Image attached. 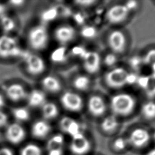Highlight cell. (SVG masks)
Segmentation results:
<instances>
[{"mask_svg": "<svg viewBox=\"0 0 155 155\" xmlns=\"http://www.w3.org/2000/svg\"><path fill=\"white\" fill-rule=\"evenodd\" d=\"M48 155H62V149L53 150L48 151Z\"/></svg>", "mask_w": 155, "mask_h": 155, "instance_id": "40", "label": "cell"}, {"mask_svg": "<svg viewBox=\"0 0 155 155\" xmlns=\"http://www.w3.org/2000/svg\"><path fill=\"white\" fill-rule=\"evenodd\" d=\"M141 113L142 116L147 120L155 119V101L145 102L142 106Z\"/></svg>", "mask_w": 155, "mask_h": 155, "instance_id": "22", "label": "cell"}, {"mask_svg": "<svg viewBox=\"0 0 155 155\" xmlns=\"http://www.w3.org/2000/svg\"><path fill=\"white\" fill-rule=\"evenodd\" d=\"M96 29L91 26H85L81 31V35L85 38L90 39L93 38L96 35Z\"/></svg>", "mask_w": 155, "mask_h": 155, "instance_id": "33", "label": "cell"}, {"mask_svg": "<svg viewBox=\"0 0 155 155\" xmlns=\"http://www.w3.org/2000/svg\"><path fill=\"white\" fill-rule=\"evenodd\" d=\"M28 42L30 47L35 50H42L48 44V33L43 25H37L30 29L28 33Z\"/></svg>", "mask_w": 155, "mask_h": 155, "instance_id": "4", "label": "cell"}, {"mask_svg": "<svg viewBox=\"0 0 155 155\" xmlns=\"http://www.w3.org/2000/svg\"><path fill=\"white\" fill-rule=\"evenodd\" d=\"M142 58L143 64L152 67L155 65V48L148 50Z\"/></svg>", "mask_w": 155, "mask_h": 155, "instance_id": "31", "label": "cell"}, {"mask_svg": "<svg viewBox=\"0 0 155 155\" xmlns=\"http://www.w3.org/2000/svg\"><path fill=\"white\" fill-rule=\"evenodd\" d=\"M23 58L25 60V67L28 73L32 75H38L45 70V62L39 56L26 53Z\"/></svg>", "mask_w": 155, "mask_h": 155, "instance_id": "8", "label": "cell"}, {"mask_svg": "<svg viewBox=\"0 0 155 155\" xmlns=\"http://www.w3.org/2000/svg\"><path fill=\"white\" fill-rule=\"evenodd\" d=\"M144 90L148 97L151 98L155 97V74L148 78Z\"/></svg>", "mask_w": 155, "mask_h": 155, "instance_id": "30", "label": "cell"}, {"mask_svg": "<svg viewBox=\"0 0 155 155\" xmlns=\"http://www.w3.org/2000/svg\"><path fill=\"white\" fill-rule=\"evenodd\" d=\"M64 143V137L61 134L53 135L47 142L46 148L49 151L53 150L62 149Z\"/></svg>", "mask_w": 155, "mask_h": 155, "instance_id": "23", "label": "cell"}, {"mask_svg": "<svg viewBox=\"0 0 155 155\" xmlns=\"http://www.w3.org/2000/svg\"><path fill=\"white\" fill-rule=\"evenodd\" d=\"M51 126L45 120H36L33 124L31 129L32 136L37 139L45 138L50 132Z\"/></svg>", "mask_w": 155, "mask_h": 155, "instance_id": "17", "label": "cell"}, {"mask_svg": "<svg viewBox=\"0 0 155 155\" xmlns=\"http://www.w3.org/2000/svg\"><path fill=\"white\" fill-rule=\"evenodd\" d=\"M91 84L90 78L85 75H79L76 76L73 82L74 87L79 91H85L88 89Z\"/></svg>", "mask_w": 155, "mask_h": 155, "instance_id": "24", "label": "cell"}, {"mask_svg": "<svg viewBox=\"0 0 155 155\" xmlns=\"http://www.w3.org/2000/svg\"><path fill=\"white\" fill-rule=\"evenodd\" d=\"M126 7L127 8V9L129 10L130 13L131 11H133L134 10H136L138 6L137 4V1H128L125 4H124Z\"/></svg>", "mask_w": 155, "mask_h": 155, "instance_id": "37", "label": "cell"}, {"mask_svg": "<svg viewBox=\"0 0 155 155\" xmlns=\"http://www.w3.org/2000/svg\"><path fill=\"white\" fill-rule=\"evenodd\" d=\"M26 136L24 128L18 123L9 125L5 131V137L11 143L17 145L22 142Z\"/></svg>", "mask_w": 155, "mask_h": 155, "instance_id": "12", "label": "cell"}, {"mask_svg": "<svg viewBox=\"0 0 155 155\" xmlns=\"http://www.w3.org/2000/svg\"><path fill=\"white\" fill-rule=\"evenodd\" d=\"M127 140L124 138L119 137L114 140L113 146L115 150L116 151H121L124 150L127 146Z\"/></svg>", "mask_w": 155, "mask_h": 155, "instance_id": "34", "label": "cell"}, {"mask_svg": "<svg viewBox=\"0 0 155 155\" xmlns=\"http://www.w3.org/2000/svg\"><path fill=\"white\" fill-rule=\"evenodd\" d=\"M136 105L135 98L127 93H120L113 95L110 101V107L113 114L125 117L131 114Z\"/></svg>", "mask_w": 155, "mask_h": 155, "instance_id": "1", "label": "cell"}, {"mask_svg": "<svg viewBox=\"0 0 155 155\" xmlns=\"http://www.w3.org/2000/svg\"><path fill=\"white\" fill-rule=\"evenodd\" d=\"M87 108L91 116L99 117L105 113L107 105L101 96L93 95L89 97L87 101Z\"/></svg>", "mask_w": 155, "mask_h": 155, "instance_id": "11", "label": "cell"}, {"mask_svg": "<svg viewBox=\"0 0 155 155\" xmlns=\"http://www.w3.org/2000/svg\"><path fill=\"white\" fill-rule=\"evenodd\" d=\"M20 155H42V151L38 145L28 143L21 150Z\"/></svg>", "mask_w": 155, "mask_h": 155, "instance_id": "28", "label": "cell"}, {"mask_svg": "<svg viewBox=\"0 0 155 155\" xmlns=\"http://www.w3.org/2000/svg\"><path fill=\"white\" fill-rule=\"evenodd\" d=\"M0 25L2 30L5 33L12 31L16 27V23L13 19L7 15H4L1 16Z\"/></svg>", "mask_w": 155, "mask_h": 155, "instance_id": "26", "label": "cell"}, {"mask_svg": "<svg viewBox=\"0 0 155 155\" xmlns=\"http://www.w3.org/2000/svg\"><path fill=\"white\" fill-rule=\"evenodd\" d=\"M12 114L14 117L19 121H26L30 119L29 111L24 107H16L13 109Z\"/></svg>", "mask_w": 155, "mask_h": 155, "instance_id": "27", "label": "cell"}, {"mask_svg": "<svg viewBox=\"0 0 155 155\" xmlns=\"http://www.w3.org/2000/svg\"><path fill=\"white\" fill-rule=\"evenodd\" d=\"M0 155H13L12 151L7 147L0 148Z\"/></svg>", "mask_w": 155, "mask_h": 155, "instance_id": "39", "label": "cell"}, {"mask_svg": "<svg viewBox=\"0 0 155 155\" xmlns=\"http://www.w3.org/2000/svg\"><path fill=\"white\" fill-rule=\"evenodd\" d=\"M8 123V116L7 114L0 110V128L5 127Z\"/></svg>", "mask_w": 155, "mask_h": 155, "instance_id": "36", "label": "cell"}, {"mask_svg": "<svg viewBox=\"0 0 155 155\" xmlns=\"http://www.w3.org/2000/svg\"><path fill=\"white\" fill-rule=\"evenodd\" d=\"M5 105V101L2 95L0 93V110Z\"/></svg>", "mask_w": 155, "mask_h": 155, "instance_id": "42", "label": "cell"}, {"mask_svg": "<svg viewBox=\"0 0 155 155\" xmlns=\"http://www.w3.org/2000/svg\"><path fill=\"white\" fill-rule=\"evenodd\" d=\"M147 155H155V148L152 149L150 152H148Z\"/></svg>", "mask_w": 155, "mask_h": 155, "instance_id": "44", "label": "cell"}, {"mask_svg": "<svg viewBox=\"0 0 155 155\" xmlns=\"http://www.w3.org/2000/svg\"><path fill=\"white\" fill-rule=\"evenodd\" d=\"M107 44L113 53L122 54L126 48L127 39L122 31L115 30L108 35Z\"/></svg>", "mask_w": 155, "mask_h": 155, "instance_id": "5", "label": "cell"}, {"mask_svg": "<svg viewBox=\"0 0 155 155\" xmlns=\"http://www.w3.org/2000/svg\"><path fill=\"white\" fill-rule=\"evenodd\" d=\"M58 15V10L55 7H50L45 10L41 14V19L43 21L50 22L55 19Z\"/></svg>", "mask_w": 155, "mask_h": 155, "instance_id": "29", "label": "cell"}, {"mask_svg": "<svg viewBox=\"0 0 155 155\" xmlns=\"http://www.w3.org/2000/svg\"><path fill=\"white\" fill-rule=\"evenodd\" d=\"M117 62V58L116 56V54L114 53H109L107 54L104 59V64L110 67V68H112L113 67H115L114 65L116 64Z\"/></svg>", "mask_w": 155, "mask_h": 155, "instance_id": "32", "label": "cell"}, {"mask_svg": "<svg viewBox=\"0 0 155 155\" xmlns=\"http://www.w3.org/2000/svg\"><path fill=\"white\" fill-rule=\"evenodd\" d=\"M54 36L56 40L61 44H66L72 41L76 36L74 28L69 25L58 27L54 31Z\"/></svg>", "mask_w": 155, "mask_h": 155, "instance_id": "14", "label": "cell"}, {"mask_svg": "<svg viewBox=\"0 0 155 155\" xmlns=\"http://www.w3.org/2000/svg\"><path fill=\"white\" fill-rule=\"evenodd\" d=\"M41 84L45 90L50 93H57L61 89L60 81L51 75L45 76L41 81Z\"/></svg>", "mask_w": 155, "mask_h": 155, "instance_id": "18", "label": "cell"}, {"mask_svg": "<svg viewBox=\"0 0 155 155\" xmlns=\"http://www.w3.org/2000/svg\"><path fill=\"white\" fill-rule=\"evenodd\" d=\"M129 10L123 4H116L111 6L106 12V20L110 24H117L123 22L128 18Z\"/></svg>", "mask_w": 155, "mask_h": 155, "instance_id": "6", "label": "cell"}, {"mask_svg": "<svg viewBox=\"0 0 155 155\" xmlns=\"http://www.w3.org/2000/svg\"><path fill=\"white\" fill-rule=\"evenodd\" d=\"M7 97L14 102H18L25 99L27 96V92L24 87L20 84L14 83L8 85L5 90Z\"/></svg>", "mask_w": 155, "mask_h": 155, "instance_id": "15", "label": "cell"}, {"mask_svg": "<svg viewBox=\"0 0 155 155\" xmlns=\"http://www.w3.org/2000/svg\"><path fill=\"white\" fill-rule=\"evenodd\" d=\"M129 74L125 68L115 67L106 73L104 81L106 85L111 88H120L128 84Z\"/></svg>", "mask_w": 155, "mask_h": 155, "instance_id": "2", "label": "cell"}, {"mask_svg": "<svg viewBox=\"0 0 155 155\" xmlns=\"http://www.w3.org/2000/svg\"><path fill=\"white\" fill-rule=\"evenodd\" d=\"M26 52L18 45L16 40L10 36H0V57L3 58L24 57Z\"/></svg>", "mask_w": 155, "mask_h": 155, "instance_id": "3", "label": "cell"}, {"mask_svg": "<svg viewBox=\"0 0 155 155\" xmlns=\"http://www.w3.org/2000/svg\"><path fill=\"white\" fill-rule=\"evenodd\" d=\"M71 137L70 150L72 153L75 155H84L90 151L91 147L90 142L82 133Z\"/></svg>", "mask_w": 155, "mask_h": 155, "instance_id": "9", "label": "cell"}, {"mask_svg": "<svg viewBox=\"0 0 155 155\" xmlns=\"http://www.w3.org/2000/svg\"><path fill=\"white\" fill-rule=\"evenodd\" d=\"M75 3H76L78 5L83 6V7H90L94 4L96 3V1H75Z\"/></svg>", "mask_w": 155, "mask_h": 155, "instance_id": "38", "label": "cell"}, {"mask_svg": "<svg viewBox=\"0 0 155 155\" xmlns=\"http://www.w3.org/2000/svg\"><path fill=\"white\" fill-rule=\"evenodd\" d=\"M5 7L4 5L0 3V16H1L2 15H3V13L5 12Z\"/></svg>", "mask_w": 155, "mask_h": 155, "instance_id": "43", "label": "cell"}, {"mask_svg": "<svg viewBox=\"0 0 155 155\" xmlns=\"http://www.w3.org/2000/svg\"><path fill=\"white\" fill-rule=\"evenodd\" d=\"M28 103L32 107H42L45 102V95L39 90H33L28 95Z\"/></svg>", "mask_w": 155, "mask_h": 155, "instance_id": "19", "label": "cell"}, {"mask_svg": "<svg viewBox=\"0 0 155 155\" xmlns=\"http://www.w3.org/2000/svg\"><path fill=\"white\" fill-rule=\"evenodd\" d=\"M51 60L56 63H61L67 58V49L64 46H61L54 50L50 55Z\"/></svg>", "mask_w": 155, "mask_h": 155, "instance_id": "25", "label": "cell"}, {"mask_svg": "<svg viewBox=\"0 0 155 155\" xmlns=\"http://www.w3.org/2000/svg\"><path fill=\"white\" fill-rule=\"evenodd\" d=\"M11 5L15 6V7H19L21 5H22V4L25 2L24 1H21V0H18V1H11L9 2Z\"/></svg>", "mask_w": 155, "mask_h": 155, "instance_id": "41", "label": "cell"}, {"mask_svg": "<svg viewBox=\"0 0 155 155\" xmlns=\"http://www.w3.org/2000/svg\"><path fill=\"white\" fill-rule=\"evenodd\" d=\"M81 59L84 68L87 73L91 74H96L100 70L101 58L96 51H86Z\"/></svg>", "mask_w": 155, "mask_h": 155, "instance_id": "10", "label": "cell"}, {"mask_svg": "<svg viewBox=\"0 0 155 155\" xmlns=\"http://www.w3.org/2000/svg\"><path fill=\"white\" fill-rule=\"evenodd\" d=\"M87 50H85L84 48H82L80 46H76L74 47L72 50H71V53L73 54L78 56L82 58V57L84 56L85 53L86 52Z\"/></svg>", "mask_w": 155, "mask_h": 155, "instance_id": "35", "label": "cell"}, {"mask_svg": "<svg viewBox=\"0 0 155 155\" xmlns=\"http://www.w3.org/2000/svg\"><path fill=\"white\" fill-rule=\"evenodd\" d=\"M59 127L61 130L71 136V137L81 133L79 124L73 119L70 117H64L59 121Z\"/></svg>", "mask_w": 155, "mask_h": 155, "instance_id": "16", "label": "cell"}, {"mask_svg": "<svg viewBox=\"0 0 155 155\" xmlns=\"http://www.w3.org/2000/svg\"><path fill=\"white\" fill-rule=\"evenodd\" d=\"M148 131L142 128H137L133 130L129 136V142L134 147L141 148L145 146L150 140Z\"/></svg>", "mask_w": 155, "mask_h": 155, "instance_id": "13", "label": "cell"}, {"mask_svg": "<svg viewBox=\"0 0 155 155\" xmlns=\"http://www.w3.org/2000/svg\"><path fill=\"white\" fill-rule=\"evenodd\" d=\"M59 114L58 106L53 102H45L42 106V114L46 120L54 119Z\"/></svg>", "mask_w": 155, "mask_h": 155, "instance_id": "21", "label": "cell"}, {"mask_svg": "<svg viewBox=\"0 0 155 155\" xmlns=\"http://www.w3.org/2000/svg\"><path fill=\"white\" fill-rule=\"evenodd\" d=\"M119 122L117 117L114 114L106 116L101 124V129L106 133H112L119 127Z\"/></svg>", "mask_w": 155, "mask_h": 155, "instance_id": "20", "label": "cell"}, {"mask_svg": "<svg viewBox=\"0 0 155 155\" xmlns=\"http://www.w3.org/2000/svg\"><path fill=\"white\" fill-rule=\"evenodd\" d=\"M61 103L63 107L72 112L80 111L83 107V100L81 96L72 91H65L61 96Z\"/></svg>", "mask_w": 155, "mask_h": 155, "instance_id": "7", "label": "cell"}]
</instances>
